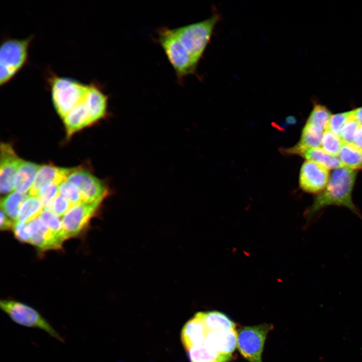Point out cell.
I'll return each instance as SVG.
<instances>
[{
  "instance_id": "1",
  "label": "cell",
  "mask_w": 362,
  "mask_h": 362,
  "mask_svg": "<svg viewBox=\"0 0 362 362\" xmlns=\"http://www.w3.org/2000/svg\"><path fill=\"white\" fill-rule=\"evenodd\" d=\"M216 329L206 321L204 311L194 314L180 332L181 342L190 362H229L232 354L221 352L224 330Z\"/></svg>"
},
{
  "instance_id": "2",
  "label": "cell",
  "mask_w": 362,
  "mask_h": 362,
  "mask_svg": "<svg viewBox=\"0 0 362 362\" xmlns=\"http://www.w3.org/2000/svg\"><path fill=\"white\" fill-rule=\"evenodd\" d=\"M356 175L355 170L344 166L333 171L325 189L316 195L306 210L307 218L312 219L321 210L332 205L346 207L361 218L360 213L352 200Z\"/></svg>"
},
{
  "instance_id": "3",
  "label": "cell",
  "mask_w": 362,
  "mask_h": 362,
  "mask_svg": "<svg viewBox=\"0 0 362 362\" xmlns=\"http://www.w3.org/2000/svg\"><path fill=\"white\" fill-rule=\"evenodd\" d=\"M156 34L155 40L163 50L178 81L181 83L186 77L196 73L198 64L183 45L173 29L162 27L157 30Z\"/></svg>"
},
{
  "instance_id": "4",
  "label": "cell",
  "mask_w": 362,
  "mask_h": 362,
  "mask_svg": "<svg viewBox=\"0 0 362 362\" xmlns=\"http://www.w3.org/2000/svg\"><path fill=\"white\" fill-rule=\"evenodd\" d=\"M52 103L62 119L86 95L89 84L51 73L48 77Z\"/></svg>"
},
{
  "instance_id": "5",
  "label": "cell",
  "mask_w": 362,
  "mask_h": 362,
  "mask_svg": "<svg viewBox=\"0 0 362 362\" xmlns=\"http://www.w3.org/2000/svg\"><path fill=\"white\" fill-rule=\"evenodd\" d=\"M219 19L218 14H214L203 21L173 28L183 45L198 65Z\"/></svg>"
},
{
  "instance_id": "6",
  "label": "cell",
  "mask_w": 362,
  "mask_h": 362,
  "mask_svg": "<svg viewBox=\"0 0 362 362\" xmlns=\"http://www.w3.org/2000/svg\"><path fill=\"white\" fill-rule=\"evenodd\" d=\"M32 36L25 39H7L1 44L0 51V84L10 81L27 63L28 49Z\"/></svg>"
},
{
  "instance_id": "7",
  "label": "cell",
  "mask_w": 362,
  "mask_h": 362,
  "mask_svg": "<svg viewBox=\"0 0 362 362\" xmlns=\"http://www.w3.org/2000/svg\"><path fill=\"white\" fill-rule=\"evenodd\" d=\"M0 307L10 318L17 324L41 329L57 340L64 342V338L51 324L38 311L31 306L13 300H3L0 301Z\"/></svg>"
},
{
  "instance_id": "8",
  "label": "cell",
  "mask_w": 362,
  "mask_h": 362,
  "mask_svg": "<svg viewBox=\"0 0 362 362\" xmlns=\"http://www.w3.org/2000/svg\"><path fill=\"white\" fill-rule=\"evenodd\" d=\"M271 324L245 326L237 332V348L249 362H262L261 354L267 334L273 329Z\"/></svg>"
},
{
  "instance_id": "9",
  "label": "cell",
  "mask_w": 362,
  "mask_h": 362,
  "mask_svg": "<svg viewBox=\"0 0 362 362\" xmlns=\"http://www.w3.org/2000/svg\"><path fill=\"white\" fill-rule=\"evenodd\" d=\"M66 180L78 188L82 202L102 203L109 194V189L105 183L86 169L73 168Z\"/></svg>"
},
{
  "instance_id": "10",
  "label": "cell",
  "mask_w": 362,
  "mask_h": 362,
  "mask_svg": "<svg viewBox=\"0 0 362 362\" xmlns=\"http://www.w3.org/2000/svg\"><path fill=\"white\" fill-rule=\"evenodd\" d=\"M101 204L81 202L68 209L62 219L66 239L78 236L86 229L91 219L98 213Z\"/></svg>"
},
{
  "instance_id": "11",
  "label": "cell",
  "mask_w": 362,
  "mask_h": 362,
  "mask_svg": "<svg viewBox=\"0 0 362 362\" xmlns=\"http://www.w3.org/2000/svg\"><path fill=\"white\" fill-rule=\"evenodd\" d=\"M329 180L328 169L314 161L306 160L299 175V186L304 192L319 194L326 187Z\"/></svg>"
},
{
  "instance_id": "12",
  "label": "cell",
  "mask_w": 362,
  "mask_h": 362,
  "mask_svg": "<svg viewBox=\"0 0 362 362\" xmlns=\"http://www.w3.org/2000/svg\"><path fill=\"white\" fill-rule=\"evenodd\" d=\"M24 160L17 156L12 146L1 145L0 191L6 194L14 190L15 176Z\"/></svg>"
},
{
  "instance_id": "13",
  "label": "cell",
  "mask_w": 362,
  "mask_h": 362,
  "mask_svg": "<svg viewBox=\"0 0 362 362\" xmlns=\"http://www.w3.org/2000/svg\"><path fill=\"white\" fill-rule=\"evenodd\" d=\"M30 236V243L40 251L60 249L65 239L50 230L39 217L27 223Z\"/></svg>"
},
{
  "instance_id": "14",
  "label": "cell",
  "mask_w": 362,
  "mask_h": 362,
  "mask_svg": "<svg viewBox=\"0 0 362 362\" xmlns=\"http://www.w3.org/2000/svg\"><path fill=\"white\" fill-rule=\"evenodd\" d=\"M282 152L285 154L301 156L307 160L316 162L327 169L344 167L338 157L327 153L320 147L309 148L296 144L290 148L282 149Z\"/></svg>"
},
{
  "instance_id": "15",
  "label": "cell",
  "mask_w": 362,
  "mask_h": 362,
  "mask_svg": "<svg viewBox=\"0 0 362 362\" xmlns=\"http://www.w3.org/2000/svg\"><path fill=\"white\" fill-rule=\"evenodd\" d=\"M72 169L58 167L52 164L40 166L29 192V196L37 197L40 189L47 184H60L67 179Z\"/></svg>"
},
{
  "instance_id": "16",
  "label": "cell",
  "mask_w": 362,
  "mask_h": 362,
  "mask_svg": "<svg viewBox=\"0 0 362 362\" xmlns=\"http://www.w3.org/2000/svg\"><path fill=\"white\" fill-rule=\"evenodd\" d=\"M90 88L84 98L76 105L63 119L68 138L90 125L87 98Z\"/></svg>"
},
{
  "instance_id": "17",
  "label": "cell",
  "mask_w": 362,
  "mask_h": 362,
  "mask_svg": "<svg viewBox=\"0 0 362 362\" xmlns=\"http://www.w3.org/2000/svg\"><path fill=\"white\" fill-rule=\"evenodd\" d=\"M40 166L30 162L23 161L15 176L14 190L22 194L29 192L36 175Z\"/></svg>"
},
{
  "instance_id": "18",
  "label": "cell",
  "mask_w": 362,
  "mask_h": 362,
  "mask_svg": "<svg viewBox=\"0 0 362 362\" xmlns=\"http://www.w3.org/2000/svg\"><path fill=\"white\" fill-rule=\"evenodd\" d=\"M338 157L344 167L362 170V150L352 143H343Z\"/></svg>"
},
{
  "instance_id": "19",
  "label": "cell",
  "mask_w": 362,
  "mask_h": 362,
  "mask_svg": "<svg viewBox=\"0 0 362 362\" xmlns=\"http://www.w3.org/2000/svg\"><path fill=\"white\" fill-rule=\"evenodd\" d=\"M43 209L37 197L28 196L21 206L17 220L28 222L39 217Z\"/></svg>"
},
{
  "instance_id": "20",
  "label": "cell",
  "mask_w": 362,
  "mask_h": 362,
  "mask_svg": "<svg viewBox=\"0 0 362 362\" xmlns=\"http://www.w3.org/2000/svg\"><path fill=\"white\" fill-rule=\"evenodd\" d=\"M28 195L12 193L1 201V210L11 219L16 221L21 206Z\"/></svg>"
},
{
  "instance_id": "21",
  "label": "cell",
  "mask_w": 362,
  "mask_h": 362,
  "mask_svg": "<svg viewBox=\"0 0 362 362\" xmlns=\"http://www.w3.org/2000/svg\"><path fill=\"white\" fill-rule=\"evenodd\" d=\"M324 131L311 125L306 124L303 128L298 145L309 148H318L321 146Z\"/></svg>"
},
{
  "instance_id": "22",
  "label": "cell",
  "mask_w": 362,
  "mask_h": 362,
  "mask_svg": "<svg viewBox=\"0 0 362 362\" xmlns=\"http://www.w3.org/2000/svg\"><path fill=\"white\" fill-rule=\"evenodd\" d=\"M331 115L324 106L315 105L306 124L316 127L324 132L328 129Z\"/></svg>"
},
{
  "instance_id": "23",
  "label": "cell",
  "mask_w": 362,
  "mask_h": 362,
  "mask_svg": "<svg viewBox=\"0 0 362 362\" xmlns=\"http://www.w3.org/2000/svg\"><path fill=\"white\" fill-rule=\"evenodd\" d=\"M39 217L50 230L64 238L65 240L66 239L64 233L62 220L59 217L46 208L43 209Z\"/></svg>"
},
{
  "instance_id": "24",
  "label": "cell",
  "mask_w": 362,
  "mask_h": 362,
  "mask_svg": "<svg viewBox=\"0 0 362 362\" xmlns=\"http://www.w3.org/2000/svg\"><path fill=\"white\" fill-rule=\"evenodd\" d=\"M342 144L339 136L332 131L328 129L324 132L321 147L326 152L337 156Z\"/></svg>"
},
{
  "instance_id": "25",
  "label": "cell",
  "mask_w": 362,
  "mask_h": 362,
  "mask_svg": "<svg viewBox=\"0 0 362 362\" xmlns=\"http://www.w3.org/2000/svg\"><path fill=\"white\" fill-rule=\"evenodd\" d=\"M361 124L353 114L347 118L344 123L339 137L343 143H353L355 134Z\"/></svg>"
},
{
  "instance_id": "26",
  "label": "cell",
  "mask_w": 362,
  "mask_h": 362,
  "mask_svg": "<svg viewBox=\"0 0 362 362\" xmlns=\"http://www.w3.org/2000/svg\"><path fill=\"white\" fill-rule=\"evenodd\" d=\"M59 184L48 183L45 185L39 191L37 197L44 209L48 208L59 194Z\"/></svg>"
},
{
  "instance_id": "27",
  "label": "cell",
  "mask_w": 362,
  "mask_h": 362,
  "mask_svg": "<svg viewBox=\"0 0 362 362\" xmlns=\"http://www.w3.org/2000/svg\"><path fill=\"white\" fill-rule=\"evenodd\" d=\"M59 194L66 198L74 205L81 202V197L78 188L67 180L63 181L59 187Z\"/></svg>"
},
{
  "instance_id": "28",
  "label": "cell",
  "mask_w": 362,
  "mask_h": 362,
  "mask_svg": "<svg viewBox=\"0 0 362 362\" xmlns=\"http://www.w3.org/2000/svg\"><path fill=\"white\" fill-rule=\"evenodd\" d=\"M72 206L66 198L59 194L46 209L60 217L64 215Z\"/></svg>"
},
{
  "instance_id": "29",
  "label": "cell",
  "mask_w": 362,
  "mask_h": 362,
  "mask_svg": "<svg viewBox=\"0 0 362 362\" xmlns=\"http://www.w3.org/2000/svg\"><path fill=\"white\" fill-rule=\"evenodd\" d=\"M352 112L353 110H351L331 115L328 129L339 136L344 123Z\"/></svg>"
},
{
  "instance_id": "30",
  "label": "cell",
  "mask_w": 362,
  "mask_h": 362,
  "mask_svg": "<svg viewBox=\"0 0 362 362\" xmlns=\"http://www.w3.org/2000/svg\"><path fill=\"white\" fill-rule=\"evenodd\" d=\"M27 223L16 220L12 229L15 237L23 243H30V236Z\"/></svg>"
},
{
  "instance_id": "31",
  "label": "cell",
  "mask_w": 362,
  "mask_h": 362,
  "mask_svg": "<svg viewBox=\"0 0 362 362\" xmlns=\"http://www.w3.org/2000/svg\"><path fill=\"white\" fill-rule=\"evenodd\" d=\"M14 222L6 213L1 210V229L8 230L12 229Z\"/></svg>"
},
{
  "instance_id": "32",
  "label": "cell",
  "mask_w": 362,
  "mask_h": 362,
  "mask_svg": "<svg viewBox=\"0 0 362 362\" xmlns=\"http://www.w3.org/2000/svg\"><path fill=\"white\" fill-rule=\"evenodd\" d=\"M352 144L358 148L362 150V124L355 134Z\"/></svg>"
},
{
  "instance_id": "33",
  "label": "cell",
  "mask_w": 362,
  "mask_h": 362,
  "mask_svg": "<svg viewBox=\"0 0 362 362\" xmlns=\"http://www.w3.org/2000/svg\"><path fill=\"white\" fill-rule=\"evenodd\" d=\"M353 114L360 124H362V107L353 110Z\"/></svg>"
}]
</instances>
